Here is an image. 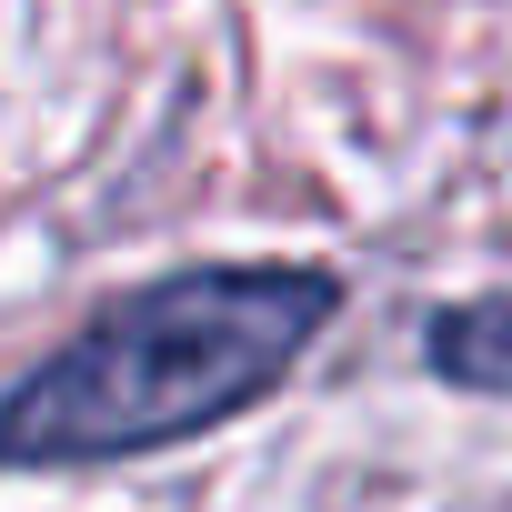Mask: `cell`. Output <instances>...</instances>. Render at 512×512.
Listing matches in <instances>:
<instances>
[{"label": "cell", "instance_id": "1", "mask_svg": "<svg viewBox=\"0 0 512 512\" xmlns=\"http://www.w3.org/2000/svg\"><path fill=\"white\" fill-rule=\"evenodd\" d=\"M322 272H181L111 302L0 402V462H111L251 412L332 322Z\"/></svg>", "mask_w": 512, "mask_h": 512}, {"label": "cell", "instance_id": "2", "mask_svg": "<svg viewBox=\"0 0 512 512\" xmlns=\"http://www.w3.org/2000/svg\"><path fill=\"white\" fill-rule=\"evenodd\" d=\"M442 372H462V382H512V302L452 312V322H442Z\"/></svg>", "mask_w": 512, "mask_h": 512}]
</instances>
